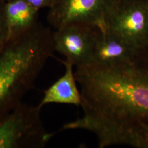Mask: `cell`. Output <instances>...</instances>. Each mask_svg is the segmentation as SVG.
Returning <instances> with one entry per match:
<instances>
[{"label": "cell", "instance_id": "obj_4", "mask_svg": "<svg viewBox=\"0 0 148 148\" xmlns=\"http://www.w3.org/2000/svg\"><path fill=\"white\" fill-rule=\"evenodd\" d=\"M105 32L137 50L148 46V0H114L106 14Z\"/></svg>", "mask_w": 148, "mask_h": 148}, {"label": "cell", "instance_id": "obj_8", "mask_svg": "<svg viewBox=\"0 0 148 148\" xmlns=\"http://www.w3.org/2000/svg\"><path fill=\"white\" fill-rule=\"evenodd\" d=\"M60 61L65 66V73L45 90L42 99L38 105L40 108L51 103L81 105V95L76 84L73 65L66 60Z\"/></svg>", "mask_w": 148, "mask_h": 148}, {"label": "cell", "instance_id": "obj_10", "mask_svg": "<svg viewBox=\"0 0 148 148\" xmlns=\"http://www.w3.org/2000/svg\"><path fill=\"white\" fill-rule=\"evenodd\" d=\"M5 3H0V49L10 39L9 30L5 18Z\"/></svg>", "mask_w": 148, "mask_h": 148}, {"label": "cell", "instance_id": "obj_5", "mask_svg": "<svg viewBox=\"0 0 148 148\" xmlns=\"http://www.w3.org/2000/svg\"><path fill=\"white\" fill-rule=\"evenodd\" d=\"M114 0H55L47 19L56 30L71 24L98 27L105 32V17Z\"/></svg>", "mask_w": 148, "mask_h": 148}, {"label": "cell", "instance_id": "obj_2", "mask_svg": "<svg viewBox=\"0 0 148 148\" xmlns=\"http://www.w3.org/2000/svg\"><path fill=\"white\" fill-rule=\"evenodd\" d=\"M53 32L38 23L0 49V119L22 103L53 57Z\"/></svg>", "mask_w": 148, "mask_h": 148}, {"label": "cell", "instance_id": "obj_1", "mask_svg": "<svg viewBox=\"0 0 148 148\" xmlns=\"http://www.w3.org/2000/svg\"><path fill=\"white\" fill-rule=\"evenodd\" d=\"M84 115L61 130L93 133L99 146L137 147L148 130V71L134 62L76 67Z\"/></svg>", "mask_w": 148, "mask_h": 148}, {"label": "cell", "instance_id": "obj_14", "mask_svg": "<svg viewBox=\"0 0 148 148\" xmlns=\"http://www.w3.org/2000/svg\"><path fill=\"white\" fill-rule=\"evenodd\" d=\"M8 0H0V3H5V2L8 1Z\"/></svg>", "mask_w": 148, "mask_h": 148}, {"label": "cell", "instance_id": "obj_7", "mask_svg": "<svg viewBox=\"0 0 148 148\" xmlns=\"http://www.w3.org/2000/svg\"><path fill=\"white\" fill-rule=\"evenodd\" d=\"M137 49L107 32H101L90 63H125L134 62Z\"/></svg>", "mask_w": 148, "mask_h": 148}, {"label": "cell", "instance_id": "obj_3", "mask_svg": "<svg viewBox=\"0 0 148 148\" xmlns=\"http://www.w3.org/2000/svg\"><path fill=\"white\" fill-rule=\"evenodd\" d=\"M38 106L23 102L0 119V148H42L54 135L43 126Z\"/></svg>", "mask_w": 148, "mask_h": 148}, {"label": "cell", "instance_id": "obj_13", "mask_svg": "<svg viewBox=\"0 0 148 148\" xmlns=\"http://www.w3.org/2000/svg\"><path fill=\"white\" fill-rule=\"evenodd\" d=\"M140 148H148V131L143 137L140 144Z\"/></svg>", "mask_w": 148, "mask_h": 148}, {"label": "cell", "instance_id": "obj_12", "mask_svg": "<svg viewBox=\"0 0 148 148\" xmlns=\"http://www.w3.org/2000/svg\"><path fill=\"white\" fill-rule=\"evenodd\" d=\"M134 63L148 71V55H144L138 51Z\"/></svg>", "mask_w": 148, "mask_h": 148}, {"label": "cell", "instance_id": "obj_6", "mask_svg": "<svg viewBox=\"0 0 148 148\" xmlns=\"http://www.w3.org/2000/svg\"><path fill=\"white\" fill-rule=\"evenodd\" d=\"M101 32L98 27L82 24L57 29L53 32L55 51L76 67L89 63Z\"/></svg>", "mask_w": 148, "mask_h": 148}, {"label": "cell", "instance_id": "obj_9", "mask_svg": "<svg viewBox=\"0 0 148 148\" xmlns=\"http://www.w3.org/2000/svg\"><path fill=\"white\" fill-rule=\"evenodd\" d=\"M38 11L25 0L5 2V12L10 39L18 37L35 27L38 23Z\"/></svg>", "mask_w": 148, "mask_h": 148}, {"label": "cell", "instance_id": "obj_11", "mask_svg": "<svg viewBox=\"0 0 148 148\" xmlns=\"http://www.w3.org/2000/svg\"><path fill=\"white\" fill-rule=\"evenodd\" d=\"M33 8L40 10L43 8H51L55 0H25Z\"/></svg>", "mask_w": 148, "mask_h": 148}]
</instances>
